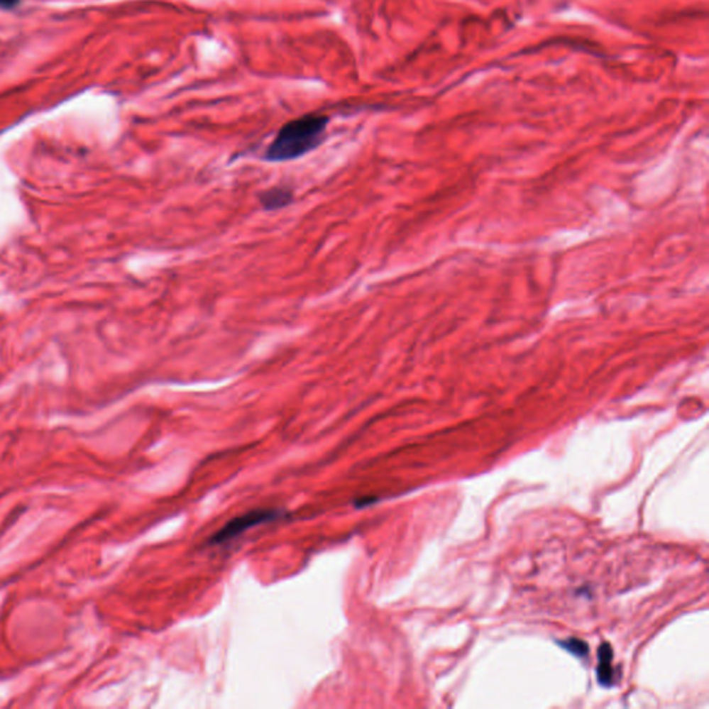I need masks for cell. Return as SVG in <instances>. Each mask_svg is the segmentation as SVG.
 Returning <instances> with one entry per match:
<instances>
[{
    "mask_svg": "<svg viewBox=\"0 0 709 709\" xmlns=\"http://www.w3.org/2000/svg\"><path fill=\"white\" fill-rule=\"evenodd\" d=\"M327 123L329 118L319 114H308L290 121L269 144L263 160L269 163H285L311 153L324 141Z\"/></svg>",
    "mask_w": 709,
    "mask_h": 709,
    "instance_id": "obj_1",
    "label": "cell"
},
{
    "mask_svg": "<svg viewBox=\"0 0 709 709\" xmlns=\"http://www.w3.org/2000/svg\"><path fill=\"white\" fill-rule=\"evenodd\" d=\"M283 515L282 511L277 510H255L250 511L241 517H237L229 521L224 528H221L211 539V544H224L227 540L234 539L244 534L247 529H251L256 525L275 521Z\"/></svg>",
    "mask_w": 709,
    "mask_h": 709,
    "instance_id": "obj_2",
    "label": "cell"
},
{
    "mask_svg": "<svg viewBox=\"0 0 709 709\" xmlns=\"http://www.w3.org/2000/svg\"><path fill=\"white\" fill-rule=\"evenodd\" d=\"M294 199V193L290 187L275 186L260 193L259 201L265 211H277L288 207Z\"/></svg>",
    "mask_w": 709,
    "mask_h": 709,
    "instance_id": "obj_3",
    "label": "cell"
},
{
    "mask_svg": "<svg viewBox=\"0 0 709 709\" xmlns=\"http://www.w3.org/2000/svg\"><path fill=\"white\" fill-rule=\"evenodd\" d=\"M614 653L612 647L608 643H604L598 649V666H597V681L604 686H612L615 681V672H614Z\"/></svg>",
    "mask_w": 709,
    "mask_h": 709,
    "instance_id": "obj_4",
    "label": "cell"
},
{
    "mask_svg": "<svg viewBox=\"0 0 709 709\" xmlns=\"http://www.w3.org/2000/svg\"><path fill=\"white\" fill-rule=\"evenodd\" d=\"M561 646L564 649H567L569 653L578 655V656H585V655H588V653H589L588 644L583 640H579V639H568V640L561 643Z\"/></svg>",
    "mask_w": 709,
    "mask_h": 709,
    "instance_id": "obj_5",
    "label": "cell"
},
{
    "mask_svg": "<svg viewBox=\"0 0 709 709\" xmlns=\"http://www.w3.org/2000/svg\"><path fill=\"white\" fill-rule=\"evenodd\" d=\"M3 1H6L7 4H11V3H13V0H0V4H3Z\"/></svg>",
    "mask_w": 709,
    "mask_h": 709,
    "instance_id": "obj_6",
    "label": "cell"
}]
</instances>
